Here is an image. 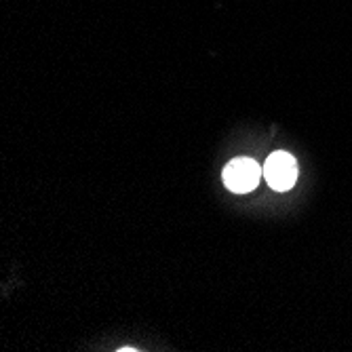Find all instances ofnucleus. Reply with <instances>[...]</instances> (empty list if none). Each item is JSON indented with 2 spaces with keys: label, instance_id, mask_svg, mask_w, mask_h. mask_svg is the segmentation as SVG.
Instances as JSON below:
<instances>
[{
  "label": "nucleus",
  "instance_id": "nucleus-1",
  "mask_svg": "<svg viewBox=\"0 0 352 352\" xmlns=\"http://www.w3.org/2000/svg\"><path fill=\"white\" fill-rule=\"evenodd\" d=\"M264 177V167H260L253 158H234L223 169V184L234 195H247L255 190Z\"/></svg>",
  "mask_w": 352,
  "mask_h": 352
},
{
  "label": "nucleus",
  "instance_id": "nucleus-2",
  "mask_svg": "<svg viewBox=\"0 0 352 352\" xmlns=\"http://www.w3.org/2000/svg\"><path fill=\"white\" fill-rule=\"evenodd\" d=\"M264 177L276 192L292 190L298 182V163L289 152H272L264 163Z\"/></svg>",
  "mask_w": 352,
  "mask_h": 352
}]
</instances>
